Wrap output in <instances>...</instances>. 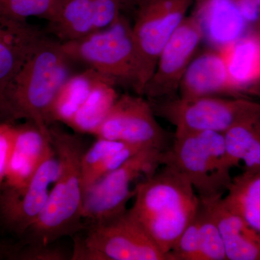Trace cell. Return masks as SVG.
I'll list each match as a JSON object with an SVG mask.
<instances>
[{"mask_svg": "<svg viewBox=\"0 0 260 260\" xmlns=\"http://www.w3.org/2000/svg\"><path fill=\"white\" fill-rule=\"evenodd\" d=\"M119 0H55L45 20L61 42L106 28L120 16Z\"/></svg>", "mask_w": 260, "mask_h": 260, "instance_id": "13", "label": "cell"}, {"mask_svg": "<svg viewBox=\"0 0 260 260\" xmlns=\"http://www.w3.org/2000/svg\"><path fill=\"white\" fill-rule=\"evenodd\" d=\"M168 256L169 260H200L199 221L197 215L184 229Z\"/></svg>", "mask_w": 260, "mask_h": 260, "instance_id": "27", "label": "cell"}, {"mask_svg": "<svg viewBox=\"0 0 260 260\" xmlns=\"http://www.w3.org/2000/svg\"><path fill=\"white\" fill-rule=\"evenodd\" d=\"M122 142L97 138L87 149L81 160L83 193L104 176L115 170L130 157L143 150Z\"/></svg>", "mask_w": 260, "mask_h": 260, "instance_id": "20", "label": "cell"}, {"mask_svg": "<svg viewBox=\"0 0 260 260\" xmlns=\"http://www.w3.org/2000/svg\"><path fill=\"white\" fill-rule=\"evenodd\" d=\"M61 47L70 60L133 88L136 67L133 24L124 13L106 28L61 42Z\"/></svg>", "mask_w": 260, "mask_h": 260, "instance_id": "7", "label": "cell"}, {"mask_svg": "<svg viewBox=\"0 0 260 260\" xmlns=\"http://www.w3.org/2000/svg\"><path fill=\"white\" fill-rule=\"evenodd\" d=\"M165 160L166 152L143 149L99 179L84 194L83 223L108 220L127 211L128 202L135 194L131 189L133 183L152 175Z\"/></svg>", "mask_w": 260, "mask_h": 260, "instance_id": "9", "label": "cell"}, {"mask_svg": "<svg viewBox=\"0 0 260 260\" xmlns=\"http://www.w3.org/2000/svg\"><path fill=\"white\" fill-rule=\"evenodd\" d=\"M197 217L199 221L200 260H228L218 225L201 202Z\"/></svg>", "mask_w": 260, "mask_h": 260, "instance_id": "25", "label": "cell"}, {"mask_svg": "<svg viewBox=\"0 0 260 260\" xmlns=\"http://www.w3.org/2000/svg\"><path fill=\"white\" fill-rule=\"evenodd\" d=\"M0 120H3V119H2L1 116H0Z\"/></svg>", "mask_w": 260, "mask_h": 260, "instance_id": "34", "label": "cell"}, {"mask_svg": "<svg viewBox=\"0 0 260 260\" xmlns=\"http://www.w3.org/2000/svg\"><path fill=\"white\" fill-rule=\"evenodd\" d=\"M58 169L59 162L54 149L25 187L2 190L0 225L4 230L19 239L23 237L44 210Z\"/></svg>", "mask_w": 260, "mask_h": 260, "instance_id": "12", "label": "cell"}, {"mask_svg": "<svg viewBox=\"0 0 260 260\" xmlns=\"http://www.w3.org/2000/svg\"><path fill=\"white\" fill-rule=\"evenodd\" d=\"M149 102L155 116L176 126L175 133L210 131L223 134L234 126L256 124L260 119V104L239 97L184 99L177 95Z\"/></svg>", "mask_w": 260, "mask_h": 260, "instance_id": "6", "label": "cell"}, {"mask_svg": "<svg viewBox=\"0 0 260 260\" xmlns=\"http://www.w3.org/2000/svg\"><path fill=\"white\" fill-rule=\"evenodd\" d=\"M143 0H119L121 4V12L124 14H134L135 10L138 5L141 3Z\"/></svg>", "mask_w": 260, "mask_h": 260, "instance_id": "31", "label": "cell"}, {"mask_svg": "<svg viewBox=\"0 0 260 260\" xmlns=\"http://www.w3.org/2000/svg\"><path fill=\"white\" fill-rule=\"evenodd\" d=\"M55 0H0V17L28 22L32 17L45 19Z\"/></svg>", "mask_w": 260, "mask_h": 260, "instance_id": "26", "label": "cell"}, {"mask_svg": "<svg viewBox=\"0 0 260 260\" xmlns=\"http://www.w3.org/2000/svg\"><path fill=\"white\" fill-rule=\"evenodd\" d=\"M134 189V203L128 211L169 257L198 213L199 196L185 175L169 162L137 181Z\"/></svg>", "mask_w": 260, "mask_h": 260, "instance_id": "2", "label": "cell"}, {"mask_svg": "<svg viewBox=\"0 0 260 260\" xmlns=\"http://www.w3.org/2000/svg\"><path fill=\"white\" fill-rule=\"evenodd\" d=\"M219 51L225 61L234 93L259 81L260 35H244Z\"/></svg>", "mask_w": 260, "mask_h": 260, "instance_id": "19", "label": "cell"}, {"mask_svg": "<svg viewBox=\"0 0 260 260\" xmlns=\"http://www.w3.org/2000/svg\"><path fill=\"white\" fill-rule=\"evenodd\" d=\"M200 200L218 225L227 259L260 260V234L225 206L223 196Z\"/></svg>", "mask_w": 260, "mask_h": 260, "instance_id": "15", "label": "cell"}, {"mask_svg": "<svg viewBox=\"0 0 260 260\" xmlns=\"http://www.w3.org/2000/svg\"><path fill=\"white\" fill-rule=\"evenodd\" d=\"M203 40L199 22L192 14L186 15L160 53L143 96L149 102L177 96L183 75Z\"/></svg>", "mask_w": 260, "mask_h": 260, "instance_id": "11", "label": "cell"}, {"mask_svg": "<svg viewBox=\"0 0 260 260\" xmlns=\"http://www.w3.org/2000/svg\"><path fill=\"white\" fill-rule=\"evenodd\" d=\"M10 246L3 244L0 240V259H9Z\"/></svg>", "mask_w": 260, "mask_h": 260, "instance_id": "32", "label": "cell"}, {"mask_svg": "<svg viewBox=\"0 0 260 260\" xmlns=\"http://www.w3.org/2000/svg\"><path fill=\"white\" fill-rule=\"evenodd\" d=\"M54 243L49 245H19L10 247L9 259L65 260L70 259L67 251Z\"/></svg>", "mask_w": 260, "mask_h": 260, "instance_id": "28", "label": "cell"}, {"mask_svg": "<svg viewBox=\"0 0 260 260\" xmlns=\"http://www.w3.org/2000/svg\"><path fill=\"white\" fill-rule=\"evenodd\" d=\"M17 126V121H0V193L14 149Z\"/></svg>", "mask_w": 260, "mask_h": 260, "instance_id": "29", "label": "cell"}, {"mask_svg": "<svg viewBox=\"0 0 260 260\" xmlns=\"http://www.w3.org/2000/svg\"><path fill=\"white\" fill-rule=\"evenodd\" d=\"M53 150L50 136L44 134L37 124L30 121L18 124L3 189L25 187Z\"/></svg>", "mask_w": 260, "mask_h": 260, "instance_id": "14", "label": "cell"}, {"mask_svg": "<svg viewBox=\"0 0 260 260\" xmlns=\"http://www.w3.org/2000/svg\"><path fill=\"white\" fill-rule=\"evenodd\" d=\"M104 75L90 68L83 73L72 75L63 84L54 99L50 112V124L62 123L68 125L94 85Z\"/></svg>", "mask_w": 260, "mask_h": 260, "instance_id": "23", "label": "cell"}, {"mask_svg": "<svg viewBox=\"0 0 260 260\" xmlns=\"http://www.w3.org/2000/svg\"><path fill=\"white\" fill-rule=\"evenodd\" d=\"M226 193L225 206L260 234V171H244L233 178Z\"/></svg>", "mask_w": 260, "mask_h": 260, "instance_id": "22", "label": "cell"}, {"mask_svg": "<svg viewBox=\"0 0 260 260\" xmlns=\"http://www.w3.org/2000/svg\"><path fill=\"white\" fill-rule=\"evenodd\" d=\"M44 37L28 22L0 17V104L8 85Z\"/></svg>", "mask_w": 260, "mask_h": 260, "instance_id": "17", "label": "cell"}, {"mask_svg": "<svg viewBox=\"0 0 260 260\" xmlns=\"http://www.w3.org/2000/svg\"><path fill=\"white\" fill-rule=\"evenodd\" d=\"M70 61L61 42L44 37L5 90L0 104L3 114L11 120L32 121L50 136L51 107L73 75Z\"/></svg>", "mask_w": 260, "mask_h": 260, "instance_id": "3", "label": "cell"}, {"mask_svg": "<svg viewBox=\"0 0 260 260\" xmlns=\"http://www.w3.org/2000/svg\"><path fill=\"white\" fill-rule=\"evenodd\" d=\"M255 126H256V129H257L258 133H259V135H260V119H259V121H258V122L256 123V124H255Z\"/></svg>", "mask_w": 260, "mask_h": 260, "instance_id": "33", "label": "cell"}, {"mask_svg": "<svg viewBox=\"0 0 260 260\" xmlns=\"http://www.w3.org/2000/svg\"><path fill=\"white\" fill-rule=\"evenodd\" d=\"M192 6L203 39L213 49H221L244 35L248 23L233 0H194Z\"/></svg>", "mask_w": 260, "mask_h": 260, "instance_id": "16", "label": "cell"}, {"mask_svg": "<svg viewBox=\"0 0 260 260\" xmlns=\"http://www.w3.org/2000/svg\"><path fill=\"white\" fill-rule=\"evenodd\" d=\"M184 99L233 95L226 66L221 52L211 49L191 59L179 85Z\"/></svg>", "mask_w": 260, "mask_h": 260, "instance_id": "18", "label": "cell"}, {"mask_svg": "<svg viewBox=\"0 0 260 260\" xmlns=\"http://www.w3.org/2000/svg\"><path fill=\"white\" fill-rule=\"evenodd\" d=\"M247 23H254L260 18V0H233Z\"/></svg>", "mask_w": 260, "mask_h": 260, "instance_id": "30", "label": "cell"}, {"mask_svg": "<svg viewBox=\"0 0 260 260\" xmlns=\"http://www.w3.org/2000/svg\"><path fill=\"white\" fill-rule=\"evenodd\" d=\"M256 124H239L223 133L228 158L233 168L243 161L244 171H260V135Z\"/></svg>", "mask_w": 260, "mask_h": 260, "instance_id": "24", "label": "cell"}, {"mask_svg": "<svg viewBox=\"0 0 260 260\" xmlns=\"http://www.w3.org/2000/svg\"><path fill=\"white\" fill-rule=\"evenodd\" d=\"M116 85L114 80L103 76L94 85L68 126L78 134L93 135L119 96Z\"/></svg>", "mask_w": 260, "mask_h": 260, "instance_id": "21", "label": "cell"}, {"mask_svg": "<svg viewBox=\"0 0 260 260\" xmlns=\"http://www.w3.org/2000/svg\"><path fill=\"white\" fill-rule=\"evenodd\" d=\"M93 135L96 138L164 152L171 148L174 140V136L156 120L148 99L137 94L119 95Z\"/></svg>", "mask_w": 260, "mask_h": 260, "instance_id": "10", "label": "cell"}, {"mask_svg": "<svg viewBox=\"0 0 260 260\" xmlns=\"http://www.w3.org/2000/svg\"><path fill=\"white\" fill-rule=\"evenodd\" d=\"M172 164L189 179L201 199L223 196L232 184L223 134L215 132L174 133L166 164Z\"/></svg>", "mask_w": 260, "mask_h": 260, "instance_id": "4", "label": "cell"}, {"mask_svg": "<svg viewBox=\"0 0 260 260\" xmlns=\"http://www.w3.org/2000/svg\"><path fill=\"white\" fill-rule=\"evenodd\" d=\"M194 0H143L134 13L133 24L136 67L133 89L143 96L159 56Z\"/></svg>", "mask_w": 260, "mask_h": 260, "instance_id": "8", "label": "cell"}, {"mask_svg": "<svg viewBox=\"0 0 260 260\" xmlns=\"http://www.w3.org/2000/svg\"><path fill=\"white\" fill-rule=\"evenodd\" d=\"M73 237L72 260H169L129 211L84 223Z\"/></svg>", "mask_w": 260, "mask_h": 260, "instance_id": "5", "label": "cell"}, {"mask_svg": "<svg viewBox=\"0 0 260 260\" xmlns=\"http://www.w3.org/2000/svg\"><path fill=\"white\" fill-rule=\"evenodd\" d=\"M51 145L59 169L47 203L39 218L20 238V245H49L83 227L84 193L81 160L85 143L80 134L61 129L57 123L49 127Z\"/></svg>", "mask_w": 260, "mask_h": 260, "instance_id": "1", "label": "cell"}]
</instances>
